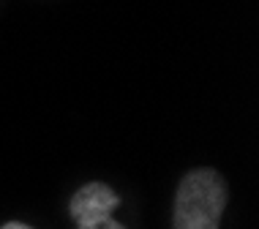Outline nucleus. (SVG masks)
<instances>
[{
  "instance_id": "1",
  "label": "nucleus",
  "mask_w": 259,
  "mask_h": 229,
  "mask_svg": "<svg viewBox=\"0 0 259 229\" xmlns=\"http://www.w3.org/2000/svg\"><path fill=\"white\" fill-rule=\"evenodd\" d=\"M229 191L215 169H194L175 191L172 229H219Z\"/></svg>"
},
{
  "instance_id": "2",
  "label": "nucleus",
  "mask_w": 259,
  "mask_h": 229,
  "mask_svg": "<svg viewBox=\"0 0 259 229\" xmlns=\"http://www.w3.org/2000/svg\"><path fill=\"white\" fill-rule=\"evenodd\" d=\"M120 197L104 183H88L71 197L68 213L76 221V229H125L115 221V207Z\"/></svg>"
},
{
  "instance_id": "3",
  "label": "nucleus",
  "mask_w": 259,
  "mask_h": 229,
  "mask_svg": "<svg viewBox=\"0 0 259 229\" xmlns=\"http://www.w3.org/2000/svg\"><path fill=\"white\" fill-rule=\"evenodd\" d=\"M0 229H33V226H27V224H19V221H9V224H3Z\"/></svg>"
}]
</instances>
